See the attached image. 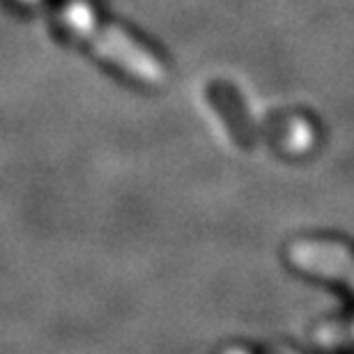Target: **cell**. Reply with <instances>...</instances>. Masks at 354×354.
Masks as SVG:
<instances>
[{"mask_svg": "<svg viewBox=\"0 0 354 354\" xmlns=\"http://www.w3.org/2000/svg\"><path fill=\"white\" fill-rule=\"evenodd\" d=\"M65 24L72 28L76 35H81L83 39H88L99 53L106 58L115 60L120 67H124L127 72L138 76L145 83H161L164 81V69L152 58L150 53L136 46V41L129 39L122 30L115 28H104L97 24V19L92 17V12L81 3H69L62 14Z\"/></svg>", "mask_w": 354, "mask_h": 354, "instance_id": "1", "label": "cell"}]
</instances>
